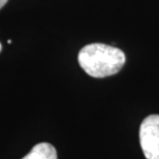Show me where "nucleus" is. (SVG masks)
<instances>
[{
	"label": "nucleus",
	"instance_id": "nucleus-2",
	"mask_svg": "<svg viewBox=\"0 0 159 159\" xmlns=\"http://www.w3.org/2000/svg\"><path fill=\"white\" fill-rule=\"evenodd\" d=\"M139 143L147 159H159V115L146 117L139 127Z\"/></svg>",
	"mask_w": 159,
	"mask_h": 159
},
{
	"label": "nucleus",
	"instance_id": "nucleus-3",
	"mask_svg": "<svg viewBox=\"0 0 159 159\" xmlns=\"http://www.w3.org/2000/svg\"><path fill=\"white\" fill-rule=\"evenodd\" d=\"M22 159H57V152L49 143H40L31 149V151Z\"/></svg>",
	"mask_w": 159,
	"mask_h": 159
},
{
	"label": "nucleus",
	"instance_id": "nucleus-1",
	"mask_svg": "<svg viewBox=\"0 0 159 159\" xmlns=\"http://www.w3.org/2000/svg\"><path fill=\"white\" fill-rule=\"evenodd\" d=\"M80 66L92 78H106L116 75L126 62L123 51L104 43L85 46L78 56Z\"/></svg>",
	"mask_w": 159,
	"mask_h": 159
},
{
	"label": "nucleus",
	"instance_id": "nucleus-4",
	"mask_svg": "<svg viewBox=\"0 0 159 159\" xmlns=\"http://www.w3.org/2000/svg\"><path fill=\"white\" fill-rule=\"evenodd\" d=\"M8 0H0V9H1L3 6L6 4V2H7Z\"/></svg>",
	"mask_w": 159,
	"mask_h": 159
},
{
	"label": "nucleus",
	"instance_id": "nucleus-5",
	"mask_svg": "<svg viewBox=\"0 0 159 159\" xmlns=\"http://www.w3.org/2000/svg\"><path fill=\"white\" fill-rule=\"evenodd\" d=\"M1 50H2V46H1V43H0V52H1Z\"/></svg>",
	"mask_w": 159,
	"mask_h": 159
}]
</instances>
